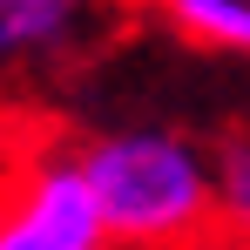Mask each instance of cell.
<instances>
[{
    "label": "cell",
    "instance_id": "cell-1",
    "mask_svg": "<svg viewBox=\"0 0 250 250\" xmlns=\"http://www.w3.org/2000/svg\"><path fill=\"white\" fill-rule=\"evenodd\" d=\"M115 250H189L216 223V169L176 128H108L82 142Z\"/></svg>",
    "mask_w": 250,
    "mask_h": 250
},
{
    "label": "cell",
    "instance_id": "cell-2",
    "mask_svg": "<svg viewBox=\"0 0 250 250\" xmlns=\"http://www.w3.org/2000/svg\"><path fill=\"white\" fill-rule=\"evenodd\" d=\"M0 250H115L82 149H41L0 183Z\"/></svg>",
    "mask_w": 250,
    "mask_h": 250
},
{
    "label": "cell",
    "instance_id": "cell-3",
    "mask_svg": "<svg viewBox=\"0 0 250 250\" xmlns=\"http://www.w3.org/2000/svg\"><path fill=\"white\" fill-rule=\"evenodd\" d=\"M95 0H0V68H14L21 54H54L82 34Z\"/></svg>",
    "mask_w": 250,
    "mask_h": 250
},
{
    "label": "cell",
    "instance_id": "cell-4",
    "mask_svg": "<svg viewBox=\"0 0 250 250\" xmlns=\"http://www.w3.org/2000/svg\"><path fill=\"white\" fill-rule=\"evenodd\" d=\"M156 7L196 47H223V54L250 61V0H156Z\"/></svg>",
    "mask_w": 250,
    "mask_h": 250
},
{
    "label": "cell",
    "instance_id": "cell-5",
    "mask_svg": "<svg viewBox=\"0 0 250 250\" xmlns=\"http://www.w3.org/2000/svg\"><path fill=\"white\" fill-rule=\"evenodd\" d=\"M209 169H216V223L250 244V128H223L209 142Z\"/></svg>",
    "mask_w": 250,
    "mask_h": 250
}]
</instances>
